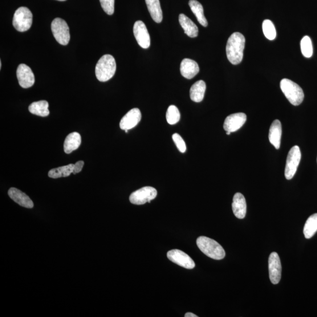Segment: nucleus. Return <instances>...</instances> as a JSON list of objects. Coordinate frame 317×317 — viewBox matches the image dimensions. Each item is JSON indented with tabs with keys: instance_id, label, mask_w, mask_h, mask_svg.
Returning <instances> with one entry per match:
<instances>
[{
	"instance_id": "bb28decb",
	"label": "nucleus",
	"mask_w": 317,
	"mask_h": 317,
	"mask_svg": "<svg viewBox=\"0 0 317 317\" xmlns=\"http://www.w3.org/2000/svg\"><path fill=\"white\" fill-rule=\"evenodd\" d=\"M181 119V113L178 108L174 105H170L166 112V120L170 125H174Z\"/></svg>"
},
{
	"instance_id": "1a4fd4ad",
	"label": "nucleus",
	"mask_w": 317,
	"mask_h": 317,
	"mask_svg": "<svg viewBox=\"0 0 317 317\" xmlns=\"http://www.w3.org/2000/svg\"><path fill=\"white\" fill-rule=\"evenodd\" d=\"M167 257L174 263L187 269H193L195 263L188 254L180 250L174 249L168 252Z\"/></svg>"
},
{
	"instance_id": "e433bc0d",
	"label": "nucleus",
	"mask_w": 317,
	"mask_h": 317,
	"mask_svg": "<svg viewBox=\"0 0 317 317\" xmlns=\"http://www.w3.org/2000/svg\"><path fill=\"white\" fill-rule=\"evenodd\" d=\"M128 131H129V130H125V132H126V133H128Z\"/></svg>"
},
{
	"instance_id": "4be33fe9",
	"label": "nucleus",
	"mask_w": 317,
	"mask_h": 317,
	"mask_svg": "<svg viewBox=\"0 0 317 317\" xmlns=\"http://www.w3.org/2000/svg\"><path fill=\"white\" fill-rule=\"evenodd\" d=\"M148 11L154 22L160 23L163 19V13L160 0H145Z\"/></svg>"
},
{
	"instance_id": "9b49d317",
	"label": "nucleus",
	"mask_w": 317,
	"mask_h": 317,
	"mask_svg": "<svg viewBox=\"0 0 317 317\" xmlns=\"http://www.w3.org/2000/svg\"><path fill=\"white\" fill-rule=\"evenodd\" d=\"M19 84L23 88H30L35 83V76L31 69L26 64H20L17 70Z\"/></svg>"
},
{
	"instance_id": "473e14b6",
	"label": "nucleus",
	"mask_w": 317,
	"mask_h": 317,
	"mask_svg": "<svg viewBox=\"0 0 317 317\" xmlns=\"http://www.w3.org/2000/svg\"><path fill=\"white\" fill-rule=\"evenodd\" d=\"M185 317H197L196 315L193 314V313L188 312L185 315Z\"/></svg>"
},
{
	"instance_id": "f257e3e1",
	"label": "nucleus",
	"mask_w": 317,
	"mask_h": 317,
	"mask_svg": "<svg viewBox=\"0 0 317 317\" xmlns=\"http://www.w3.org/2000/svg\"><path fill=\"white\" fill-rule=\"evenodd\" d=\"M245 42V36L240 32H234L230 36L227 43L226 54L231 64L237 65L242 62Z\"/></svg>"
},
{
	"instance_id": "f8f14e48",
	"label": "nucleus",
	"mask_w": 317,
	"mask_h": 317,
	"mask_svg": "<svg viewBox=\"0 0 317 317\" xmlns=\"http://www.w3.org/2000/svg\"><path fill=\"white\" fill-rule=\"evenodd\" d=\"M133 34L138 44L142 48L147 49L150 45V35L145 24L142 21H137L133 26Z\"/></svg>"
},
{
	"instance_id": "dca6fc26",
	"label": "nucleus",
	"mask_w": 317,
	"mask_h": 317,
	"mask_svg": "<svg viewBox=\"0 0 317 317\" xmlns=\"http://www.w3.org/2000/svg\"><path fill=\"white\" fill-rule=\"evenodd\" d=\"M8 194L12 200L22 207L28 209H31L34 207V203L29 196L17 188H10Z\"/></svg>"
},
{
	"instance_id": "c85d7f7f",
	"label": "nucleus",
	"mask_w": 317,
	"mask_h": 317,
	"mask_svg": "<svg viewBox=\"0 0 317 317\" xmlns=\"http://www.w3.org/2000/svg\"><path fill=\"white\" fill-rule=\"evenodd\" d=\"M301 50L303 55L306 58L311 57L313 54L312 44L311 38L305 36L301 41Z\"/></svg>"
},
{
	"instance_id": "a211bd4d",
	"label": "nucleus",
	"mask_w": 317,
	"mask_h": 317,
	"mask_svg": "<svg viewBox=\"0 0 317 317\" xmlns=\"http://www.w3.org/2000/svg\"><path fill=\"white\" fill-rule=\"evenodd\" d=\"M282 135V124L279 120H275L271 125L269 138L270 143L274 146L275 149H279L280 147Z\"/></svg>"
},
{
	"instance_id": "cd10ccee",
	"label": "nucleus",
	"mask_w": 317,
	"mask_h": 317,
	"mask_svg": "<svg viewBox=\"0 0 317 317\" xmlns=\"http://www.w3.org/2000/svg\"><path fill=\"white\" fill-rule=\"evenodd\" d=\"M263 31L264 35L269 40H274L276 37V30L273 22L265 19L263 23Z\"/></svg>"
},
{
	"instance_id": "6ab92c4d",
	"label": "nucleus",
	"mask_w": 317,
	"mask_h": 317,
	"mask_svg": "<svg viewBox=\"0 0 317 317\" xmlns=\"http://www.w3.org/2000/svg\"><path fill=\"white\" fill-rule=\"evenodd\" d=\"M179 22L184 30L185 33L189 37L194 38L197 36L199 30L197 26L186 15L181 14L179 16Z\"/></svg>"
},
{
	"instance_id": "412c9836",
	"label": "nucleus",
	"mask_w": 317,
	"mask_h": 317,
	"mask_svg": "<svg viewBox=\"0 0 317 317\" xmlns=\"http://www.w3.org/2000/svg\"><path fill=\"white\" fill-rule=\"evenodd\" d=\"M81 144V136L78 132H72L67 136L64 144V151L70 154L80 147Z\"/></svg>"
},
{
	"instance_id": "4468645a",
	"label": "nucleus",
	"mask_w": 317,
	"mask_h": 317,
	"mask_svg": "<svg viewBox=\"0 0 317 317\" xmlns=\"http://www.w3.org/2000/svg\"><path fill=\"white\" fill-rule=\"evenodd\" d=\"M142 115L139 109L133 108L126 114L120 122L121 129L130 130L135 128L140 123Z\"/></svg>"
},
{
	"instance_id": "393cba45",
	"label": "nucleus",
	"mask_w": 317,
	"mask_h": 317,
	"mask_svg": "<svg viewBox=\"0 0 317 317\" xmlns=\"http://www.w3.org/2000/svg\"><path fill=\"white\" fill-rule=\"evenodd\" d=\"M74 164L63 166L62 167L52 169L48 172V176L52 179L68 177L73 173Z\"/></svg>"
},
{
	"instance_id": "5701e85b",
	"label": "nucleus",
	"mask_w": 317,
	"mask_h": 317,
	"mask_svg": "<svg viewBox=\"0 0 317 317\" xmlns=\"http://www.w3.org/2000/svg\"><path fill=\"white\" fill-rule=\"evenodd\" d=\"M49 104L46 101H39L34 102L30 106L28 109L32 114L46 117L50 114V111L48 109Z\"/></svg>"
},
{
	"instance_id": "ddd939ff",
	"label": "nucleus",
	"mask_w": 317,
	"mask_h": 317,
	"mask_svg": "<svg viewBox=\"0 0 317 317\" xmlns=\"http://www.w3.org/2000/svg\"><path fill=\"white\" fill-rule=\"evenodd\" d=\"M247 120V116L244 113H236L227 116L225 121L223 128L226 132L231 133L241 129Z\"/></svg>"
},
{
	"instance_id": "72a5a7b5",
	"label": "nucleus",
	"mask_w": 317,
	"mask_h": 317,
	"mask_svg": "<svg viewBox=\"0 0 317 317\" xmlns=\"http://www.w3.org/2000/svg\"><path fill=\"white\" fill-rule=\"evenodd\" d=\"M226 134H227V135H230V134H231V132H226Z\"/></svg>"
},
{
	"instance_id": "b1692460",
	"label": "nucleus",
	"mask_w": 317,
	"mask_h": 317,
	"mask_svg": "<svg viewBox=\"0 0 317 317\" xmlns=\"http://www.w3.org/2000/svg\"><path fill=\"white\" fill-rule=\"evenodd\" d=\"M191 10L196 16L197 21L203 27H206L208 25L204 14V10L201 4L196 0H190L189 2Z\"/></svg>"
},
{
	"instance_id": "c9c22d12",
	"label": "nucleus",
	"mask_w": 317,
	"mask_h": 317,
	"mask_svg": "<svg viewBox=\"0 0 317 317\" xmlns=\"http://www.w3.org/2000/svg\"><path fill=\"white\" fill-rule=\"evenodd\" d=\"M57 1L64 2V1H66V0H57Z\"/></svg>"
},
{
	"instance_id": "aec40b11",
	"label": "nucleus",
	"mask_w": 317,
	"mask_h": 317,
	"mask_svg": "<svg viewBox=\"0 0 317 317\" xmlns=\"http://www.w3.org/2000/svg\"><path fill=\"white\" fill-rule=\"evenodd\" d=\"M206 85L202 80L195 83L190 89V99L195 103H201L204 98Z\"/></svg>"
},
{
	"instance_id": "f3484780",
	"label": "nucleus",
	"mask_w": 317,
	"mask_h": 317,
	"mask_svg": "<svg viewBox=\"0 0 317 317\" xmlns=\"http://www.w3.org/2000/svg\"><path fill=\"white\" fill-rule=\"evenodd\" d=\"M232 209L235 216L239 219L245 217L247 205L245 196L241 193L234 194L232 203Z\"/></svg>"
},
{
	"instance_id": "9d476101",
	"label": "nucleus",
	"mask_w": 317,
	"mask_h": 317,
	"mask_svg": "<svg viewBox=\"0 0 317 317\" xmlns=\"http://www.w3.org/2000/svg\"><path fill=\"white\" fill-rule=\"evenodd\" d=\"M269 270L270 281L278 284L282 278V263L279 255L275 252L271 253L269 259Z\"/></svg>"
},
{
	"instance_id": "c756f323",
	"label": "nucleus",
	"mask_w": 317,
	"mask_h": 317,
	"mask_svg": "<svg viewBox=\"0 0 317 317\" xmlns=\"http://www.w3.org/2000/svg\"><path fill=\"white\" fill-rule=\"evenodd\" d=\"M102 8L108 15H112L114 13L115 0H100Z\"/></svg>"
},
{
	"instance_id": "20e7f679",
	"label": "nucleus",
	"mask_w": 317,
	"mask_h": 317,
	"mask_svg": "<svg viewBox=\"0 0 317 317\" xmlns=\"http://www.w3.org/2000/svg\"><path fill=\"white\" fill-rule=\"evenodd\" d=\"M280 88L292 105L298 106L303 103L304 97L303 89L293 81L283 79L280 82Z\"/></svg>"
},
{
	"instance_id": "f03ea898",
	"label": "nucleus",
	"mask_w": 317,
	"mask_h": 317,
	"mask_svg": "<svg viewBox=\"0 0 317 317\" xmlns=\"http://www.w3.org/2000/svg\"><path fill=\"white\" fill-rule=\"evenodd\" d=\"M116 70L115 58L111 55L106 54L102 56L97 63L95 75L97 79L101 82H106L114 76Z\"/></svg>"
},
{
	"instance_id": "0eeeda50",
	"label": "nucleus",
	"mask_w": 317,
	"mask_h": 317,
	"mask_svg": "<svg viewBox=\"0 0 317 317\" xmlns=\"http://www.w3.org/2000/svg\"><path fill=\"white\" fill-rule=\"evenodd\" d=\"M302 158V153L298 146H294L288 152L285 168V177L290 180L294 177Z\"/></svg>"
},
{
	"instance_id": "a878e982",
	"label": "nucleus",
	"mask_w": 317,
	"mask_h": 317,
	"mask_svg": "<svg viewBox=\"0 0 317 317\" xmlns=\"http://www.w3.org/2000/svg\"><path fill=\"white\" fill-rule=\"evenodd\" d=\"M317 231V213L309 217L304 227L305 237L310 239Z\"/></svg>"
},
{
	"instance_id": "423d86ee",
	"label": "nucleus",
	"mask_w": 317,
	"mask_h": 317,
	"mask_svg": "<svg viewBox=\"0 0 317 317\" xmlns=\"http://www.w3.org/2000/svg\"><path fill=\"white\" fill-rule=\"evenodd\" d=\"M51 31L59 44L66 46L70 40V29L65 20L56 18L51 23Z\"/></svg>"
},
{
	"instance_id": "2f4dec72",
	"label": "nucleus",
	"mask_w": 317,
	"mask_h": 317,
	"mask_svg": "<svg viewBox=\"0 0 317 317\" xmlns=\"http://www.w3.org/2000/svg\"><path fill=\"white\" fill-rule=\"evenodd\" d=\"M84 165V162L80 161L76 162L74 166V170H73V174H76L80 173L83 168Z\"/></svg>"
},
{
	"instance_id": "39448f33",
	"label": "nucleus",
	"mask_w": 317,
	"mask_h": 317,
	"mask_svg": "<svg viewBox=\"0 0 317 317\" xmlns=\"http://www.w3.org/2000/svg\"><path fill=\"white\" fill-rule=\"evenodd\" d=\"M32 23V14L25 7H21L15 11L13 20V26L18 31L25 32L30 29Z\"/></svg>"
},
{
	"instance_id": "7c9ffc66",
	"label": "nucleus",
	"mask_w": 317,
	"mask_h": 317,
	"mask_svg": "<svg viewBox=\"0 0 317 317\" xmlns=\"http://www.w3.org/2000/svg\"><path fill=\"white\" fill-rule=\"evenodd\" d=\"M172 139L179 150L181 153H185L186 150V145L183 138L178 133H174L172 136Z\"/></svg>"
},
{
	"instance_id": "2eb2a0df",
	"label": "nucleus",
	"mask_w": 317,
	"mask_h": 317,
	"mask_svg": "<svg viewBox=\"0 0 317 317\" xmlns=\"http://www.w3.org/2000/svg\"><path fill=\"white\" fill-rule=\"evenodd\" d=\"M200 71L197 63L194 60L185 58L181 64V72L185 78L190 80L194 78Z\"/></svg>"
},
{
	"instance_id": "f704fd0d",
	"label": "nucleus",
	"mask_w": 317,
	"mask_h": 317,
	"mask_svg": "<svg viewBox=\"0 0 317 317\" xmlns=\"http://www.w3.org/2000/svg\"><path fill=\"white\" fill-rule=\"evenodd\" d=\"M2 62H0V69L2 68Z\"/></svg>"
},
{
	"instance_id": "7ed1b4c3",
	"label": "nucleus",
	"mask_w": 317,
	"mask_h": 317,
	"mask_svg": "<svg viewBox=\"0 0 317 317\" xmlns=\"http://www.w3.org/2000/svg\"><path fill=\"white\" fill-rule=\"evenodd\" d=\"M197 247L203 253L214 260H222L225 257L224 249L214 240L205 236L199 237L196 241Z\"/></svg>"
},
{
	"instance_id": "6e6552de",
	"label": "nucleus",
	"mask_w": 317,
	"mask_h": 317,
	"mask_svg": "<svg viewBox=\"0 0 317 317\" xmlns=\"http://www.w3.org/2000/svg\"><path fill=\"white\" fill-rule=\"evenodd\" d=\"M157 190L150 186L144 187L133 192L129 197V201L133 205H142L150 203L157 196Z\"/></svg>"
}]
</instances>
